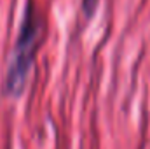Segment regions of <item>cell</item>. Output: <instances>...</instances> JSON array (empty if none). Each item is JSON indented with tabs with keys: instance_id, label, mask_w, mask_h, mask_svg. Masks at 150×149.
<instances>
[{
	"instance_id": "6da1fadb",
	"label": "cell",
	"mask_w": 150,
	"mask_h": 149,
	"mask_svg": "<svg viewBox=\"0 0 150 149\" xmlns=\"http://www.w3.org/2000/svg\"><path fill=\"white\" fill-rule=\"evenodd\" d=\"M42 35V19L38 16V11L35 5L30 2L23 21H21V30L14 46V53L9 63V70L5 75V91L9 95H19L25 82L26 75L30 72V67L33 63L37 47L40 44Z\"/></svg>"
},
{
	"instance_id": "7a4b0ae2",
	"label": "cell",
	"mask_w": 150,
	"mask_h": 149,
	"mask_svg": "<svg viewBox=\"0 0 150 149\" xmlns=\"http://www.w3.org/2000/svg\"><path fill=\"white\" fill-rule=\"evenodd\" d=\"M96 5H98V0H82V7H84V12H86V16H87V18H89V16H93V12H94Z\"/></svg>"
}]
</instances>
